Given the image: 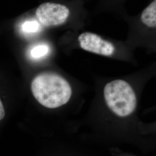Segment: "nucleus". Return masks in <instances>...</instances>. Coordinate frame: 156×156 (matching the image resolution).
Here are the masks:
<instances>
[{"label": "nucleus", "mask_w": 156, "mask_h": 156, "mask_svg": "<svg viewBox=\"0 0 156 156\" xmlns=\"http://www.w3.org/2000/svg\"><path fill=\"white\" fill-rule=\"evenodd\" d=\"M49 46L45 44H39L33 46L30 50L29 56L33 60L43 58L49 53Z\"/></svg>", "instance_id": "6"}, {"label": "nucleus", "mask_w": 156, "mask_h": 156, "mask_svg": "<svg viewBox=\"0 0 156 156\" xmlns=\"http://www.w3.org/2000/svg\"><path fill=\"white\" fill-rule=\"evenodd\" d=\"M141 20L146 26L154 28L156 26V0L146 8L141 15Z\"/></svg>", "instance_id": "5"}, {"label": "nucleus", "mask_w": 156, "mask_h": 156, "mask_svg": "<svg viewBox=\"0 0 156 156\" xmlns=\"http://www.w3.org/2000/svg\"><path fill=\"white\" fill-rule=\"evenodd\" d=\"M5 116V109L4 108V105L0 100V121L4 119Z\"/></svg>", "instance_id": "8"}, {"label": "nucleus", "mask_w": 156, "mask_h": 156, "mask_svg": "<svg viewBox=\"0 0 156 156\" xmlns=\"http://www.w3.org/2000/svg\"><path fill=\"white\" fill-rule=\"evenodd\" d=\"M80 47L84 50L102 56H111L115 52V46L111 42L91 33H84L79 36Z\"/></svg>", "instance_id": "4"}, {"label": "nucleus", "mask_w": 156, "mask_h": 156, "mask_svg": "<svg viewBox=\"0 0 156 156\" xmlns=\"http://www.w3.org/2000/svg\"><path fill=\"white\" fill-rule=\"evenodd\" d=\"M31 91L40 104L48 108H56L67 104L72 95L70 84L60 75L43 73L34 78Z\"/></svg>", "instance_id": "1"}, {"label": "nucleus", "mask_w": 156, "mask_h": 156, "mask_svg": "<svg viewBox=\"0 0 156 156\" xmlns=\"http://www.w3.org/2000/svg\"><path fill=\"white\" fill-rule=\"evenodd\" d=\"M70 12L66 6L53 2H45L38 6L36 16L39 23L45 27L61 25L66 22Z\"/></svg>", "instance_id": "3"}, {"label": "nucleus", "mask_w": 156, "mask_h": 156, "mask_svg": "<svg viewBox=\"0 0 156 156\" xmlns=\"http://www.w3.org/2000/svg\"><path fill=\"white\" fill-rule=\"evenodd\" d=\"M104 94L109 108L120 117H126L135 109L136 98L135 92L124 80H115L106 84Z\"/></svg>", "instance_id": "2"}, {"label": "nucleus", "mask_w": 156, "mask_h": 156, "mask_svg": "<svg viewBox=\"0 0 156 156\" xmlns=\"http://www.w3.org/2000/svg\"><path fill=\"white\" fill-rule=\"evenodd\" d=\"M41 30V24L35 20H27L23 23L20 30L26 35H32L37 33Z\"/></svg>", "instance_id": "7"}]
</instances>
